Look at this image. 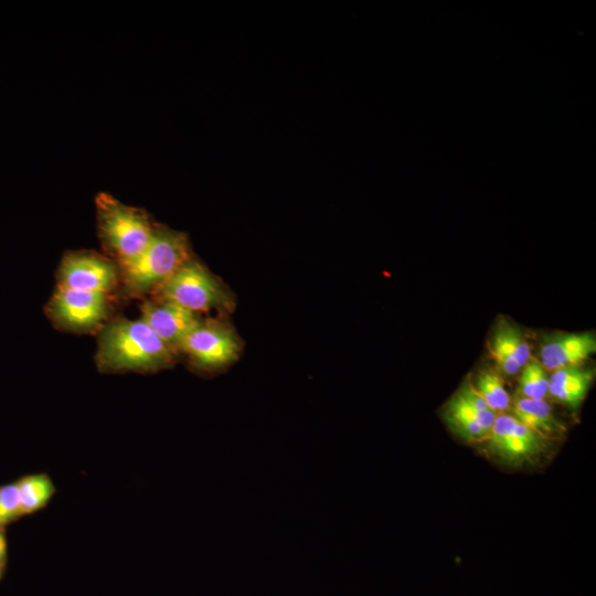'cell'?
<instances>
[{"label":"cell","mask_w":596,"mask_h":596,"mask_svg":"<svg viewBox=\"0 0 596 596\" xmlns=\"http://www.w3.org/2000/svg\"><path fill=\"white\" fill-rule=\"evenodd\" d=\"M173 360L174 350L141 319H115L98 339L96 363L103 372L157 371Z\"/></svg>","instance_id":"cell-1"},{"label":"cell","mask_w":596,"mask_h":596,"mask_svg":"<svg viewBox=\"0 0 596 596\" xmlns=\"http://www.w3.org/2000/svg\"><path fill=\"white\" fill-rule=\"evenodd\" d=\"M189 258V243L184 234L155 227L141 254L120 265L124 288L132 297L155 291Z\"/></svg>","instance_id":"cell-2"},{"label":"cell","mask_w":596,"mask_h":596,"mask_svg":"<svg viewBox=\"0 0 596 596\" xmlns=\"http://www.w3.org/2000/svg\"><path fill=\"white\" fill-rule=\"evenodd\" d=\"M99 235L105 247L124 265L136 258L150 242L155 226L147 214L110 194L96 198Z\"/></svg>","instance_id":"cell-3"},{"label":"cell","mask_w":596,"mask_h":596,"mask_svg":"<svg viewBox=\"0 0 596 596\" xmlns=\"http://www.w3.org/2000/svg\"><path fill=\"white\" fill-rule=\"evenodd\" d=\"M153 292L156 299L175 304L195 313L227 310L233 306L226 288L202 264L191 258Z\"/></svg>","instance_id":"cell-4"},{"label":"cell","mask_w":596,"mask_h":596,"mask_svg":"<svg viewBox=\"0 0 596 596\" xmlns=\"http://www.w3.org/2000/svg\"><path fill=\"white\" fill-rule=\"evenodd\" d=\"M178 350L184 352L196 368L216 370L237 360L241 343L226 323L202 319L181 341Z\"/></svg>","instance_id":"cell-5"},{"label":"cell","mask_w":596,"mask_h":596,"mask_svg":"<svg viewBox=\"0 0 596 596\" xmlns=\"http://www.w3.org/2000/svg\"><path fill=\"white\" fill-rule=\"evenodd\" d=\"M483 441L489 455L503 464L520 466L538 458L546 449L547 439L513 415L500 413Z\"/></svg>","instance_id":"cell-6"},{"label":"cell","mask_w":596,"mask_h":596,"mask_svg":"<svg viewBox=\"0 0 596 596\" xmlns=\"http://www.w3.org/2000/svg\"><path fill=\"white\" fill-rule=\"evenodd\" d=\"M107 294L57 287L49 304L51 318L71 330H89L108 313Z\"/></svg>","instance_id":"cell-7"},{"label":"cell","mask_w":596,"mask_h":596,"mask_svg":"<svg viewBox=\"0 0 596 596\" xmlns=\"http://www.w3.org/2000/svg\"><path fill=\"white\" fill-rule=\"evenodd\" d=\"M117 278L116 266L92 253L68 254L58 268V286L70 289L107 294L116 286Z\"/></svg>","instance_id":"cell-8"},{"label":"cell","mask_w":596,"mask_h":596,"mask_svg":"<svg viewBox=\"0 0 596 596\" xmlns=\"http://www.w3.org/2000/svg\"><path fill=\"white\" fill-rule=\"evenodd\" d=\"M140 312V319L173 350L202 321L199 313L158 299L145 301Z\"/></svg>","instance_id":"cell-9"},{"label":"cell","mask_w":596,"mask_h":596,"mask_svg":"<svg viewBox=\"0 0 596 596\" xmlns=\"http://www.w3.org/2000/svg\"><path fill=\"white\" fill-rule=\"evenodd\" d=\"M596 351V338L590 331L555 334L542 343L540 364L546 371L583 365Z\"/></svg>","instance_id":"cell-10"},{"label":"cell","mask_w":596,"mask_h":596,"mask_svg":"<svg viewBox=\"0 0 596 596\" xmlns=\"http://www.w3.org/2000/svg\"><path fill=\"white\" fill-rule=\"evenodd\" d=\"M490 351L498 369L513 375L531 360V347L522 332L509 322H501L494 330Z\"/></svg>","instance_id":"cell-11"},{"label":"cell","mask_w":596,"mask_h":596,"mask_svg":"<svg viewBox=\"0 0 596 596\" xmlns=\"http://www.w3.org/2000/svg\"><path fill=\"white\" fill-rule=\"evenodd\" d=\"M593 379V371L583 365L555 370L550 375L547 394L573 409L577 408L586 397Z\"/></svg>","instance_id":"cell-12"},{"label":"cell","mask_w":596,"mask_h":596,"mask_svg":"<svg viewBox=\"0 0 596 596\" xmlns=\"http://www.w3.org/2000/svg\"><path fill=\"white\" fill-rule=\"evenodd\" d=\"M510 407L511 415L547 440L565 432L564 425L556 418L545 400L519 396Z\"/></svg>","instance_id":"cell-13"},{"label":"cell","mask_w":596,"mask_h":596,"mask_svg":"<svg viewBox=\"0 0 596 596\" xmlns=\"http://www.w3.org/2000/svg\"><path fill=\"white\" fill-rule=\"evenodd\" d=\"M445 418L450 428L468 441L483 440L494 423L476 413L456 395L446 407Z\"/></svg>","instance_id":"cell-14"},{"label":"cell","mask_w":596,"mask_h":596,"mask_svg":"<svg viewBox=\"0 0 596 596\" xmlns=\"http://www.w3.org/2000/svg\"><path fill=\"white\" fill-rule=\"evenodd\" d=\"M22 515L44 508L55 493L53 481L47 475H28L17 481Z\"/></svg>","instance_id":"cell-15"},{"label":"cell","mask_w":596,"mask_h":596,"mask_svg":"<svg viewBox=\"0 0 596 596\" xmlns=\"http://www.w3.org/2000/svg\"><path fill=\"white\" fill-rule=\"evenodd\" d=\"M477 393L497 414L510 408L511 400L501 376L492 370H482L472 384Z\"/></svg>","instance_id":"cell-16"},{"label":"cell","mask_w":596,"mask_h":596,"mask_svg":"<svg viewBox=\"0 0 596 596\" xmlns=\"http://www.w3.org/2000/svg\"><path fill=\"white\" fill-rule=\"evenodd\" d=\"M547 371L540 362L530 360L522 369L519 379V393L521 397L545 400L549 392Z\"/></svg>","instance_id":"cell-17"},{"label":"cell","mask_w":596,"mask_h":596,"mask_svg":"<svg viewBox=\"0 0 596 596\" xmlns=\"http://www.w3.org/2000/svg\"><path fill=\"white\" fill-rule=\"evenodd\" d=\"M22 515L17 482L0 486V529Z\"/></svg>","instance_id":"cell-18"},{"label":"cell","mask_w":596,"mask_h":596,"mask_svg":"<svg viewBox=\"0 0 596 596\" xmlns=\"http://www.w3.org/2000/svg\"><path fill=\"white\" fill-rule=\"evenodd\" d=\"M7 555V539L3 531L0 529V561H4Z\"/></svg>","instance_id":"cell-19"},{"label":"cell","mask_w":596,"mask_h":596,"mask_svg":"<svg viewBox=\"0 0 596 596\" xmlns=\"http://www.w3.org/2000/svg\"><path fill=\"white\" fill-rule=\"evenodd\" d=\"M3 568H4V561H0V578L2 576Z\"/></svg>","instance_id":"cell-20"}]
</instances>
